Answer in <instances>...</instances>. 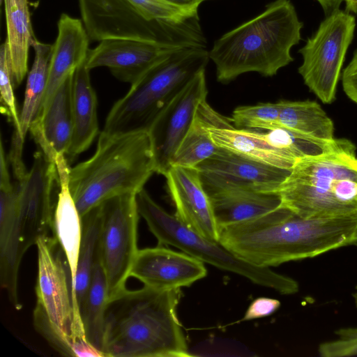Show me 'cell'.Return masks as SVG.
Listing matches in <instances>:
<instances>
[{
    "mask_svg": "<svg viewBox=\"0 0 357 357\" xmlns=\"http://www.w3.org/2000/svg\"><path fill=\"white\" fill-rule=\"evenodd\" d=\"M195 168L208 196L233 190L278 192L291 170L259 162L222 147Z\"/></svg>",
    "mask_w": 357,
    "mask_h": 357,
    "instance_id": "13",
    "label": "cell"
},
{
    "mask_svg": "<svg viewBox=\"0 0 357 357\" xmlns=\"http://www.w3.org/2000/svg\"><path fill=\"white\" fill-rule=\"evenodd\" d=\"M181 10L191 14L198 15L201 3L198 0H163Z\"/></svg>",
    "mask_w": 357,
    "mask_h": 357,
    "instance_id": "36",
    "label": "cell"
},
{
    "mask_svg": "<svg viewBox=\"0 0 357 357\" xmlns=\"http://www.w3.org/2000/svg\"><path fill=\"white\" fill-rule=\"evenodd\" d=\"M74 73L60 85L46 109L31 123L29 131L39 149L53 162L69 150L73 130L72 93Z\"/></svg>",
    "mask_w": 357,
    "mask_h": 357,
    "instance_id": "21",
    "label": "cell"
},
{
    "mask_svg": "<svg viewBox=\"0 0 357 357\" xmlns=\"http://www.w3.org/2000/svg\"><path fill=\"white\" fill-rule=\"evenodd\" d=\"M209 197L219 229L256 218L282 206L278 192L233 190Z\"/></svg>",
    "mask_w": 357,
    "mask_h": 357,
    "instance_id": "23",
    "label": "cell"
},
{
    "mask_svg": "<svg viewBox=\"0 0 357 357\" xmlns=\"http://www.w3.org/2000/svg\"><path fill=\"white\" fill-rule=\"evenodd\" d=\"M178 48L137 40L109 38L89 50L85 63L89 70L107 67L116 79L132 84Z\"/></svg>",
    "mask_w": 357,
    "mask_h": 357,
    "instance_id": "15",
    "label": "cell"
},
{
    "mask_svg": "<svg viewBox=\"0 0 357 357\" xmlns=\"http://www.w3.org/2000/svg\"><path fill=\"white\" fill-rule=\"evenodd\" d=\"M206 47H183L158 63L117 100L105 119L100 135L119 136L148 132L169 103L209 61Z\"/></svg>",
    "mask_w": 357,
    "mask_h": 357,
    "instance_id": "7",
    "label": "cell"
},
{
    "mask_svg": "<svg viewBox=\"0 0 357 357\" xmlns=\"http://www.w3.org/2000/svg\"><path fill=\"white\" fill-rule=\"evenodd\" d=\"M200 3L208 0H198ZM321 6L326 16L340 8L344 0H316Z\"/></svg>",
    "mask_w": 357,
    "mask_h": 357,
    "instance_id": "37",
    "label": "cell"
},
{
    "mask_svg": "<svg viewBox=\"0 0 357 357\" xmlns=\"http://www.w3.org/2000/svg\"><path fill=\"white\" fill-rule=\"evenodd\" d=\"M206 99L199 103L193 121L173 157L172 166L195 167L218 151L219 146L206 128Z\"/></svg>",
    "mask_w": 357,
    "mask_h": 357,
    "instance_id": "29",
    "label": "cell"
},
{
    "mask_svg": "<svg viewBox=\"0 0 357 357\" xmlns=\"http://www.w3.org/2000/svg\"><path fill=\"white\" fill-rule=\"evenodd\" d=\"M303 24L290 0H275L252 20L216 40L209 59L217 79L228 83L241 74L271 77L294 61L291 48L301 39Z\"/></svg>",
    "mask_w": 357,
    "mask_h": 357,
    "instance_id": "3",
    "label": "cell"
},
{
    "mask_svg": "<svg viewBox=\"0 0 357 357\" xmlns=\"http://www.w3.org/2000/svg\"><path fill=\"white\" fill-rule=\"evenodd\" d=\"M206 274L202 261L160 246L139 250L130 271V277L158 290L180 289Z\"/></svg>",
    "mask_w": 357,
    "mask_h": 357,
    "instance_id": "17",
    "label": "cell"
},
{
    "mask_svg": "<svg viewBox=\"0 0 357 357\" xmlns=\"http://www.w3.org/2000/svg\"><path fill=\"white\" fill-rule=\"evenodd\" d=\"M14 86L10 65L8 46L6 40L0 47V101L1 112L6 116L14 128L21 135L20 114L17 112ZM22 136V135H21Z\"/></svg>",
    "mask_w": 357,
    "mask_h": 357,
    "instance_id": "31",
    "label": "cell"
},
{
    "mask_svg": "<svg viewBox=\"0 0 357 357\" xmlns=\"http://www.w3.org/2000/svg\"><path fill=\"white\" fill-rule=\"evenodd\" d=\"M31 47L34 50L35 58L29 72L24 103L20 114L21 135L24 139L42 107L53 45L36 38Z\"/></svg>",
    "mask_w": 357,
    "mask_h": 357,
    "instance_id": "27",
    "label": "cell"
},
{
    "mask_svg": "<svg viewBox=\"0 0 357 357\" xmlns=\"http://www.w3.org/2000/svg\"><path fill=\"white\" fill-rule=\"evenodd\" d=\"M165 176L176 217L204 236L219 241L211 199L196 168L174 165Z\"/></svg>",
    "mask_w": 357,
    "mask_h": 357,
    "instance_id": "18",
    "label": "cell"
},
{
    "mask_svg": "<svg viewBox=\"0 0 357 357\" xmlns=\"http://www.w3.org/2000/svg\"><path fill=\"white\" fill-rule=\"evenodd\" d=\"M356 28L355 17L340 8L320 23L298 52V68L304 83L320 100L330 104L335 99L337 84Z\"/></svg>",
    "mask_w": 357,
    "mask_h": 357,
    "instance_id": "10",
    "label": "cell"
},
{
    "mask_svg": "<svg viewBox=\"0 0 357 357\" xmlns=\"http://www.w3.org/2000/svg\"><path fill=\"white\" fill-rule=\"evenodd\" d=\"M73 356L105 357L102 351L95 347L86 340H77L72 348Z\"/></svg>",
    "mask_w": 357,
    "mask_h": 357,
    "instance_id": "35",
    "label": "cell"
},
{
    "mask_svg": "<svg viewBox=\"0 0 357 357\" xmlns=\"http://www.w3.org/2000/svg\"><path fill=\"white\" fill-rule=\"evenodd\" d=\"M139 215L158 243L174 246L183 252L220 269L243 276L254 284L271 288L281 294H294L298 282L270 268L252 265L239 258L220 241L209 239L167 213L143 188L136 195Z\"/></svg>",
    "mask_w": 357,
    "mask_h": 357,
    "instance_id": "8",
    "label": "cell"
},
{
    "mask_svg": "<svg viewBox=\"0 0 357 357\" xmlns=\"http://www.w3.org/2000/svg\"><path fill=\"white\" fill-rule=\"evenodd\" d=\"M205 70L169 103L153 122L148 133L155 162V172L165 176L173 157L188 131L199 103L206 99Z\"/></svg>",
    "mask_w": 357,
    "mask_h": 357,
    "instance_id": "14",
    "label": "cell"
},
{
    "mask_svg": "<svg viewBox=\"0 0 357 357\" xmlns=\"http://www.w3.org/2000/svg\"><path fill=\"white\" fill-rule=\"evenodd\" d=\"M154 172L148 132L100 134L94 154L70 168L68 185L82 218L111 197L137 194Z\"/></svg>",
    "mask_w": 357,
    "mask_h": 357,
    "instance_id": "5",
    "label": "cell"
},
{
    "mask_svg": "<svg viewBox=\"0 0 357 357\" xmlns=\"http://www.w3.org/2000/svg\"><path fill=\"white\" fill-rule=\"evenodd\" d=\"M206 128L214 143L253 160L274 167L291 169L297 161L284 150L274 146L266 132L236 128L231 119L225 117L217 125H213L215 111L207 102Z\"/></svg>",
    "mask_w": 357,
    "mask_h": 357,
    "instance_id": "19",
    "label": "cell"
},
{
    "mask_svg": "<svg viewBox=\"0 0 357 357\" xmlns=\"http://www.w3.org/2000/svg\"><path fill=\"white\" fill-rule=\"evenodd\" d=\"M342 84L345 94L357 104V50L342 72Z\"/></svg>",
    "mask_w": 357,
    "mask_h": 357,
    "instance_id": "34",
    "label": "cell"
},
{
    "mask_svg": "<svg viewBox=\"0 0 357 357\" xmlns=\"http://www.w3.org/2000/svg\"><path fill=\"white\" fill-rule=\"evenodd\" d=\"M346 4V11L357 13V0H344Z\"/></svg>",
    "mask_w": 357,
    "mask_h": 357,
    "instance_id": "38",
    "label": "cell"
},
{
    "mask_svg": "<svg viewBox=\"0 0 357 357\" xmlns=\"http://www.w3.org/2000/svg\"><path fill=\"white\" fill-rule=\"evenodd\" d=\"M354 300H355L356 305L357 306V287H356V291L354 294Z\"/></svg>",
    "mask_w": 357,
    "mask_h": 357,
    "instance_id": "39",
    "label": "cell"
},
{
    "mask_svg": "<svg viewBox=\"0 0 357 357\" xmlns=\"http://www.w3.org/2000/svg\"><path fill=\"white\" fill-rule=\"evenodd\" d=\"M24 140V139L21 135L14 130L9 153V160L15 182L23 179L28 172L22 160Z\"/></svg>",
    "mask_w": 357,
    "mask_h": 357,
    "instance_id": "32",
    "label": "cell"
},
{
    "mask_svg": "<svg viewBox=\"0 0 357 357\" xmlns=\"http://www.w3.org/2000/svg\"><path fill=\"white\" fill-rule=\"evenodd\" d=\"M136 195H117L100 204L102 227L99 255L107 282V301L126 289V280L139 250V213Z\"/></svg>",
    "mask_w": 357,
    "mask_h": 357,
    "instance_id": "11",
    "label": "cell"
},
{
    "mask_svg": "<svg viewBox=\"0 0 357 357\" xmlns=\"http://www.w3.org/2000/svg\"><path fill=\"white\" fill-rule=\"evenodd\" d=\"M356 245H357V241H356Z\"/></svg>",
    "mask_w": 357,
    "mask_h": 357,
    "instance_id": "40",
    "label": "cell"
},
{
    "mask_svg": "<svg viewBox=\"0 0 357 357\" xmlns=\"http://www.w3.org/2000/svg\"><path fill=\"white\" fill-rule=\"evenodd\" d=\"M282 205L305 218L357 217V155L351 142L298 161L278 191Z\"/></svg>",
    "mask_w": 357,
    "mask_h": 357,
    "instance_id": "6",
    "label": "cell"
},
{
    "mask_svg": "<svg viewBox=\"0 0 357 357\" xmlns=\"http://www.w3.org/2000/svg\"><path fill=\"white\" fill-rule=\"evenodd\" d=\"M107 304V282L99 259L93 270L90 285L79 314L86 340L101 351Z\"/></svg>",
    "mask_w": 357,
    "mask_h": 357,
    "instance_id": "28",
    "label": "cell"
},
{
    "mask_svg": "<svg viewBox=\"0 0 357 357\" xmlns=\"http://www.w3.org/2000/svg\"><path fill=\"white\" fill-rule=\"evenodd\" d=\"M90 40L132 39L162 45L206 47L199 15L163 0H78Z\"/></svg>",
    "mask_w": 357,
    "mask_h": 357,
    "instance_id": "4",
    "label": "cell"
},
{
    "mask_svg": "<svg viewBox=\"0 0 357 357\" xmlns=\"http://www.w3.org/2000/svg\"><path fill=\"white\" fill-rule=\"evenodd\" d=\"M180 289L126 288L107 301L105 357L190 356L176 314Z\"/></svg>",
    "mask_w": 357,
    "mask_h": 357,
    "instance_id": "2",
    "label": "cell"
},
{
    "mask_svg": "<svg viewBox=\"0 0 357 357\" xmlns=\"http://www.w3.org/2000/svg\"><path fill=\"white\" fill-rule=\"evenodd\" d=\"M22 249L18 220L17 188L11 181L5 151H0V282L10 303L20 309L17 280Z\"/></svg>",
    "mask_w": 357,
    "mask_h": 357,
    "instance_id": "16",
    "label": "cell"
},
{
    "mask_svg": "<svg viewBox=\"0 0 357 357\" xmlns=\"http://www.w3.org/2000/svg\"><path fill=\"white\" fill-rule=\"evenodd\" d=\"M6 15L10 65L14 87L18 86L28 71L29 49L36 39L28 0H3Z\"/></svg>",
    "mask_w": 357,
    "mask_h": 357,
    "instance_id": "24",
    "label": "cell"
},
{
    "mask_svg": "<svg viewBox=\"0 0 357 357\" xmlns=\"http://www.w3.org/2000/svg\"><path fill=\"white\" fill-rule=\"evenodd\" d=\"M357 217L305 218L282 205L219 229V241L244 261L277 266L356 245Z\"/></svg>",
    "mask_w": 357,
    "mask_h": 357,
    "instance_id": "1",
    "label": "cell"
},
{
    "mask_svg": "<svg viewBox=\"0 0 357 357\" xmlns=\"http://www.w3.org/2000/svg\"><path fill=\"white\" fill-rule=\"evenodd\" d=\"M85 61L76 69L73 76V130L71 144L66 154L68 161H72L86 151L99 132L97 97L91 83L90 70L86 67Z\"/></svg>",
    "mask_w": 357,
    "mask_h": 357,
    "instance_id": "22",
    "label": "cell"
},
{
    "mask_svg": "<svg viewBox=\"0 0 357 357\" xmlns=\"http://www.w3.org/2000/svg\"><path fill=\"white\" fill-rule=\"evenodd\" d=\"M57 28V36L52 44L46 90L38 116L48 106L62 82L86 61L90 50V38L82 20L63 13Z\"/></svg>",
    "mask_w": 357,
    "mask_h": 357,
    "instance_id": "20",
    "label": "cell"
},
{
    "mask_svg": "<svg viewBox=\"0 0 357 357\" xmlns=\"http://www.w3.org/2000/svg\"><path fill=\"white\" fill-rule=\"evenodd\" d=\"M280 306V302L274 298L260 297L254 300L247 309L243 321H249L269 316Z\"/></svg>",
    "mask_w": 357,
    "mask_h": 357,
    "instance_id": "33",
    "label": "cell"
},
{
    "mask_svg": "<svg viewBox=\"0 0 357 357\" xmlns=\"http://www.w3.org/2000/svg\"><path fill=\"white\" fill-rule=\"evenodd\" d=\"M14 183L17 188L18 220L25 253L40 238L49 236L50 233L53 235L60 181L54 162L38 149L26 175Z\"/></svg>",
    "mask_w": 357,
    "mask_h": 357,
    "instance_id": "12",
    "label": "cell"
},
{
    "mask_svg": "<svg viewBox=\"0 0 357 357\" xmlns=\"http://www.w3.org/2000/svg\"><path fill=\"white\" fill-rule=\"evenodd\" d=\"M101 227L102 210L100 205L82 217V238L74 290L76 310L80 319V308L85 300L90 285L93 270L100 259Z\"/></svg>",
    "mask_w": 357,
    "mask_h": 357,
    "instance_id": "25",
    "label": "cell"
},
{
    "mask_svg": "<svg viewBox=\"0 0 357 357\" xmlns=\"http://www.w3.org/2000/svg\"><path fill=\"white\" fill-rule=\"evenodd\" d=\"M280 102H261L256 105L236 107L232 114L231 121L237 128H259L271 130L279 123Z\"/></svg>",
    "mask_w": 357,
    "mask_h": 357,
    "instance_id": "30",
    "label": "cell"
},
{
    "mask_svg": "<svg viewBox=\"0 0 357 357\" xmlns=\"http://www.w3.org/2000/svg\"><path fill=\"white\" fill-rule=\"evenodd\" d=\"M36 245L38 275L33 324L56 351L73 356L74 343L86 337L75 320L68 263L54 236L40 238Z\"/></svg>",
    "mask_w": 357,
    "mask_h": 357,
    "instance_id": "9",
    "label": "cell"
},
{
    "mask_svg": "<svg viewBox=\"0 0 357 357\" xmlns=\"http://www.w3.org/2000/svg\"><path fill=\"white\" fill-rule=\"evenodd\" d=\"M279 123L309 137L333 140L334 124L316 101H279Z\"/></svg>",
    "mask_w": 357,
    "mask_h": 357,
    "instance_id": "26",
    "label": "cell"
}]
</instances>
